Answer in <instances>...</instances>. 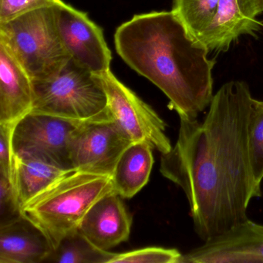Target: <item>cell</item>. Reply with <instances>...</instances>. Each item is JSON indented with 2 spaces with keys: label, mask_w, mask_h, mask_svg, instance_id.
I'll list each match as a JSON object with an SVG mask.
<instances>
[{
  "label": "cell",
  "mask_w": 263,
  "mask_h": 263,
  "mask_svg": "<svg viewBox=\"0 0 263 263\" xmlns=\"http://www.w3.org/2000/svg\"><path fill=\"white\" fill-rule=\"evenodd\" d=\"M253 100L246 83L223 84L204 119L180 120L176 144L161 154V173L184 192L203 241L247 219L251 201L261 195L249 156Z\"/></svg>",
  "instance_id": "cell-1"
},
{
  "label": "cell",
  "mask_w": 263,
  "mask_h": 263,
  "mask_svg": "<svg viewBox=\"0 0 263 263\" xmlns=\"http://www.w3.org/2000/svg\"><path fill=\"white\" fill-rule=\"evenodd\" d=\"M117 53L158 87L180 120L198 119L213 98L215 61L173 12L135 15L115 34Z\"/></svg>",
  "instance_id": "cell-2"
},
{
  "label": "cell",
  "mask_w": 263,
  "mask_h": 263,
  "mask_svg": "<svg viewBox=\"0 0 263 263\" xmlns=\"http://www.w3.org/2000/svg\"><path fill=\"white\" fill-rule=\"evenodd\" d=\"M112 192L111 177L73 171L26 203L22 214L45 234L54 249L78 229L95 202Z\"/></svg>",
  "instance_id": "cell-3"
},
{
  "label": "cell",
  "mask_w": 263,
  "mask_h": 263,
  "mask_svg": "<svg viewBox=\"0 0 263 263\" xmlns=\"http://www.w3.org/2000/svg\"><path fill=\"white\" fill-rule=\"evenodd\" d=\"M0 42L5 44L33 82L55 78L71 59L60 33L57 6L0 24Z\"/></svg>",
  "instance_id": "cell-4"
},
{
  "label": "cell",
  "mask_w": 263,
  "mask_h": 263,
  "mask_svg": "<svg viewBox=\"0 0 263 263\" xmlns=\"http://www.w3.org/2000/svg\"><path fill=\"white\" fill-rule=\"evenodd\" d=\"M33 83V113L78 122L112 118L99 80L72 58L55 78Z\"/></svg>",
  "instance_id": "cell-5"
},
{
  "label": "cell",
  "mask_w": 263,
  "mask_h": 263,
  "mask_svg": "<svg viewBox=\"0 0 263 263\" xmlns=\"http://www.w3.org/2000/svg\"><path fill=\"white\" fill-rule=\"evenodd\" d=\"M105 92L110 117L132 142L145 141L165 154L172 149L166 124L159 115L112 73L95 74Z\"/></svg>",
  "instance_id": "cell-6"
},
{
  "label": "cell",
  "mask_w": 263,
  "mask_h": 263,
  "mask_svg": "<svg viewBox=\"0 0 263 263\" xmlns=\"http://www.w3.org/2000/svg\"><path fill=\"white\" fill-rule=\"evenodd\" d=\"M81 122L30 112L13 129L12 147L15 156L42 158L68 170L72 135Z\"/></svg>",
  "instance_id": "cell-7"
},
{
  "label": "cell",
  "mask_w": 263,
  "mask_h": 263,
  "mask_svg": "<svg viewBox=\"0 0 263 263\" xmlns=\"http://www.w3.org/2000/svg\"><path fill=\"white\" fill-rule=\"evenodd\" d=\"M132 141L113 119L81 122L70 143L72 168L111 177Z\"/></svg>",
  "instance_id": "cell-8"
},
{
  "label": "cell",
  "mask_w": 263,
  "mask_h": 263,
  "mask_svg": "<svg viewBox=\"0 0 263 263\" xmlns=\"http://www.w3.org/2000/svg\"><path fill=\"white\" fill-rule=\"evenodd\" d=\"M60 33L72 59L95 74L110 70L112 54L102 29L68 4L57 6Z\"/></svg>",
  "instance_id": "cell-9"
},
{
  "label": "cell",
  "mask_w": 263,
  "mask_h": 263,
  "mask_svg": "<svg viewBox=\"0 0 263 263\" xmlns=\"http://www.w3.org/2000/svg\"><path fill=\"white\" fill-rule=\"evenodd\" d=\"M263 262V224L249 218L182 254L178 263Z\"/></svg>",
  "instance_id": "cell-10"
},
{
  "label": "cell",
  "mask_w": 263,
  "mask_h": 263,
  "mask_svg": "<svg viewBox=\"0 0 263 263\" xmlns=\"http://www.w3.org/2000/svg\"><path fill=\"white\" fill-rule=\"evenodd\" d=\"M255 0H219L209 27L197 39L209 52H226L242 35L259 30Z\"/></svg>",
  "instance_id": "cell-11"
},
{
  "label": "cell",
  "mask_w": 263,
  "mask_h": 263,
  "mask_svg": "<svg viewBox=\"0 0 263 263\" xmlns=\"http://www.w3.org/2000/svg\"><path fill=\"white\" fill-rule=\"evenodd\" d=\"M132 223L121 196L112 192L93 204L78 230L95 247L108 251L128 239Z\"/></svg>",
  "instance_id": "cell-12"
},
{
  "label": "cell",
  "mask_w": 263,
  "mask_h": 263,
  "mask_svg": "<svg viewBox=\"0 0 263 263\" xmlns=\"http://www.w3.org/2000/svg\"><path fill=\"white\" fill-rule=\"evenodd\" d=\"M33 101V81L0 42V124H16L32 111Z\"/></svg>",
  "instance_id": "cell-13"
},
{
  "label": "cell",
  "mask_w": 263,
  "mask_h": 263,
  "mask_svg": "<svg viewBox=\"0 0 263 263\" xmlns=\"http://www.w3.org/2000/svg\"><path fill=\"white\" fill-rule=\"evenodd\" d=\"M53 249L45 234L24 215L0 226V263L45 262Z\"/></svg>",
  "instance_id": "cell-14"
},
{
  "label": "cell",
  "mask_w": 263,
  "mask_h": 263,
  "mask_svg": "<svg viewBox=\"0 0 263 263\" xmlns=\"http://www.w3.org/2000/svg\"><path fill=\"white\" fill-rule=\"evenodd\" d=\"M153 149L145 141H136L123 152L111 176L120 196L132 198L147 184L154 164Z\"/></svg>",
  "instance_id": "cell-15"
},
{
  "label": "cell",
  "mask_w": 263,
  "mask_h": 263,
  "mask_svg": "<svg viewBox=\"0 0 263 263\" xmlns=\"http://www.w3.org/2000/svg\"><path fill=\"white\" fill-rule=\"evenodd\" d=\"M73 171L36 157L13 155L12 183L21 208L58 178Z\"/></svg>",
  "instance_id": "cell-16"
},
{
  "label": "cell",
  "mask_w": 263,
  "mask_h": 263,
  "mask_svg": "<svg viewBox=\"0 0 263 263\" xmlns=\"http://www.w3.org/2000/svg\"><path fill=\"white\" fill-rule=\"evenodd\" d=\"M115 253L95 247L78 229L66 235L45 262L109 263Z\"/></svg>",
  "instance_id": "cell-17"
},
{
  "label": "cell",
  "mask_w": 263,
  "mask_h": 263,
  "mask_svg": "<svg viewBox=\"0 0 263 263\" xmlns=\"http://www.w3.org/2000/svg\"><path fill=\"white\" fill-rule=\"evenodd\" d=\"M219 0H173L172 12L195 38L212 23Z\"/></svg>",
  "instance_id": "cell-18"
},
{
  "label": "cell",
  "mask_w": 263,
  "mask_h": 263,
  "mask_svg": "<svg viewBox=\"0 0 263 263\" xmlns=\"http://www.w3.org/2000/svg\"><path fill=\"white\" fill-rule=\"evenodd\" d=\"M249 148L252 172L257 184L261 186L263 180V101L255 98L249 120Z\"/></svg>",
  "instance_id": "cell-19"
},
{
  "label": "cell",
  "mask_w": 263,
  "mask_h": 263,
  "mask_svg": "<svg viewBox=\"0 0 263 263\" xmlns=\"http://www.w3.org/2000/svg\"><path fill=\"white\" fill-rule=\"evenodd\" d=\"M182 254L176 249L147 247L115 253L109 263H178Z\"/></svg>",
  "instance_id": "cell-20"
},
{
  "label": "cell",
  "mask_w": 263,
  "mask_h": 263,
  "mask_svg": "<svg viewBox=\"0 0 263 263\" xmlns=\"http://www.w3.org/2000/svg\"><path fill=\"white\" fill-rule=\"evenodd\" d=\"M22 216V208L13 183L0 174V226L10 224Z\"/></svg>",
  "instance_id": "cell-21"
},
{
  "label": "cell",
  "mask_w": 263,
  "mask_h": 263,
  "mask_svg": "<svg viewBox=\"0 0 263 263\" xmlns=\"http://www.w3.org/2000/svg\"><path fill=\"white\" fill-rule=\"evenodd\" d=\"M63 0H0V24L13 21L29 12L64 4Z\"/></svg>",
  "instance_id": "cell-22"
},
{
  "label": "cell",
  "mask_w": 263,
  "mask_h": 263,
  "mask_svg": "<svg viewBox=\"0 0 263 263\" xmlns=\"http://www.w3.org/2000/svg\"><path fill=\"white\" fill-rule=\"evenodd\" d=\"M15 124H0V174L11 181L13 164L12 136Z\"/></svg>",
  "instance_id": "cell-23"
},
{
  "label": "cell",
  "mask_w": 263,
  "mask_h": 263,
  "mask_svg": "<svg viewBox=\"0 0 263 263\" xmlns=\"http://www.w3.org/2000/svg\"><path fill=\"white\" fill-rule=\"evenodd\" d=\"M255 4H256L257 10L258 13L261 14L263 13V0H255Z\"/></svg>",
  "instance_id": "cell-24"
}]
</instances>
